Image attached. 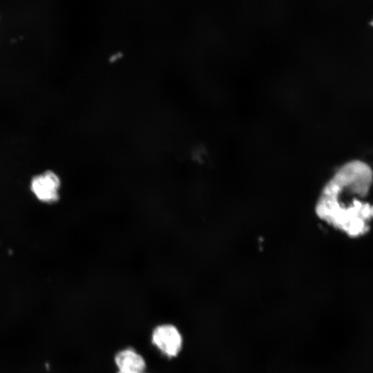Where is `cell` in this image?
Returning <instances> with one entry per match:
<instances>
[{
    "label": "cell",
    "instance_id": "6da1fadb",
    "mask_svg": "<svg viewBox=\"0 0 373 373\" xmlns=\"http://www.w3.org/2000/svg\"><path fill=\"white\" fill-rule=\"evenodd\" d=\"M373 181L371 167L353 160L326 183L315 204L316 216L351 238L365 235L373 220V204L363 200Z\"/></svg>",
    "mask_w": 373,
    "mask_h": 373
},
{
    "label": "cell",
    "instance_id": "7a4b0ae2",
    "mask_svg": "<svg viewBox=\"0 0 373 373\" xmlns=\"http://www.w3.org/2000/svg\"><path fill=\"white\" fill-rule=\"evenodd\" d=\"M61 180L52 171H46L33 177L30 182V189L35 196L41 202L52 204L59 199Z\"/></svg>",
    "mask_w": 373,
    "mask_h": 373
},
{
    "label": "cell",
    "instance_id": "3957f363",
    "mask_svg": "<svg viewBox=\"0 0 373 373\" xmlns=\"http://www.w3.org/2000/svg\"><path fill=\"white\" fill-rule=\"evenodd\" d=\"M152 342L169 357L176 356L182 346V337L178 328L171 324L157 326L152 333Z\"/></svg>",
    "mask_w": 373,
    "mask_h": 373
},
{
    "label": "cell",
    "instance_id": "277c9868",
    "mask_svg": "<svg viewBox=\"0 0 373 373\" xmlns=\"http://www.w3.org/2000/svg\"><path fill=\"white\" fill-rule=\"evenodd\" d=\"M115 362L118 367L117 373H142L146 367V362L142 356L131 348L117 352Z\"/></svg>",
    "mask_w": 373,
    "mask_h": 373
},
{
    "label": "cell",
    "instance_id": "5b68a950",
    "mask_svg": "<svg viewBox=\"0 0 373 373\" xmlns=\"http://www.w3.org/2000/svg\"><path fill=\"white\" fill-rule=\"evenodd\" d=\"M142 373H144V372H142Z\"/></svg>",
    "mask_w": 373,
    "mask_h": 373
}]
</instances>
